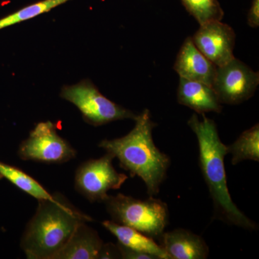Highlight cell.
<instances>
[{"mask_svg":"<svg viewBox=\"0 0 259 259\" xmlns=\"http://www.w3.org/2000/svg\"><path fill=\"white\" fill-rule=\"evenodd\" d=\"M202 120L193 114L187 122L197 139L199 166L214 206V218L248 231H255L258 226L242 212L233 202L228 185L224 160L228 147L220 139L217 125L202 114Z\"/></svg>","mask_w":259,"mask_h":259,"instance_id":"6da1fadb","label":"cell"},{"mask_svg":"<svg viewBox=\"0 0 259 259\" xmlns=\"http://www.w3.org/2000/svg\"><path fill=\"white\" fill-rule=\"evenodd\" d=\"M134 120L136 125L128 134L119 139L103 140L99 147L117 158L120 167L129 171L131 177L141 179L149 197H154L166 180L171 158L154 144L152 133L157 125L151 120L149 110L146 109Z\"/></svg>","mask_w":259,"mask_h":259,"instance_id":"7a4b0ae2","label":"cell"},{"mask_svg":"<svg viewBox=\"0 0 259 259\" xmlns=\"http://www.w3.org/2000/svg\"><path fill=\"white\" fill-rule=\"evenodd\" d=\"M55 196L54 200H38L24 232L21 247L29 259H54L76 229L93 221L60 194Z\"/></svg>","mask_w":259,"mask_h":259,"instance_id":"3957f363","label":"cell"},{"mask_svg":"<svg viewBox=\"0 0 259 259\" xmlns=\"http://www.w3.org/2000/svg\"><path fill=\"white\" fill-rule=\"evenodd\" d=\"M104 203L112 221L134 228L157 241L164 233L169 220L166 202L153 197L143 200L118 194L108 195Z\"/></svg>","mask_w":259,"mask_h":259,"instance_id":"277c9868","label":"cell"},{"mask_svg":"<svg viewBox=\"0 0 259 259\" xmlns=\"http://www.w3.org/2000/svg\"><path fill=\"white\" fill-rule=\"evenodd\" d=\"M61 97L74 104L83 119L95 126L124 119L135 120L138 115L104 96L90 80L64 87Z\"/></svg>","mask_w":259,"mask_h":259,"instance_id":"5b68a950","label":"cell"},{"mask_svg":"<svg viewBox=\"0 0 259 259\" xmlns=\"http://www.w3.org/2000/svg\"><path fill=\"white\" fill-rule=\"evenodd\" d=\"M113 155L107 153L97 159L84 162L75 177L76 190L90 202H104L109 190H118L128 177L116 171L112 164Z\"/></svg>","mask_w":259,"mask_h":259,"instance_id":"8992f818","label":"cell"},{"mask_svg":"<svg viewBox=\"0 0 259 259\" xmlns=\"http://www.w3.org/2000/svg\"><path fill=\"white\" fill-rule=\"evenodd\" d=\"M76 151L57 134L50 121L39 122L19 147L18 155L25 161L48 163H64L76 156Z\"/></svg>","mask_w":259,"mask_h":259,"instance_id":"52a82bcc","label":"cell"},{"mask_svg":"<svg viewBox=\"0 0 259 259\" xmlns=\"http://www.w3.org/2000/svg\"><path fill=\"white\" fill-rule=\"evenodd\" d=\"M258 83V72L234 58L217 67L212 88L221 104L238 105L253 96Z\"/></svg>","mask_w":259,"mask_h":259,"instance_id":"ba28073f","label":"cell"},{"mask_svg":"<svg viewBox=\"0 0 259 259\" xmlns=\"http://www.w3.org/2000/svg\"><path fill=\"white\" fill-rule=\"evenodd\" d=\"M192 39L196 47L217 67L235 58L236 34L231 26L221 20L201 25Z\"/></svg>","mask_w":259,"mask_h":259,"instance_id":"9c48e42d","label":"cell"},{"mask_svg":"<svg viewBox=\"0 0 259 259\" xmlns=\"http://www.w3.org/2000/svg\"><path fill=\"white\" fill-rule=\"evenodd\" d=\"M174 69L181 78L212 86L217 66L200 52L192 37L186 38L177 56Z\"/></svg>","mask_w":259,"mask_h":259,"instance_id":"30bf717a","label":"cell"},{"mask_svg":"<svg viewBox=\"0 0 259 259\" xmlns=\"http://www.w3.org/2000/svg\"><path fill=\"white\" fill-rule=\"evenodd\" d=\"M160 245L170 259H206L209 248L204 238L189 230L177 228L164 232Z\"/></svg>","mask_w":259,"mask_h":259,"instance_id":"8fae6325","label":"cell"},{"mask_svg":"<svg viewBox=\"0 0 259 259\" xmlns=\"http://www.w3.org/2000/svg\"><path fill=\"white\" fill-rule=\"evenodd\" d=\"M177 101L201 115L212 112L221 113L223 110L222 104L212 87L181 77Z\"/></svg>","mask_w":259,"mask_h":259,"instance_id":"7c38bea8","label":"cell"},{"mask_svg":"<svg viewBox=\"0 0 259 259\" xmlns=\"http://www.w3.org/2000/svg\"><path fill=\"white\" fill-rule=\"evenodd\" d=\"M103 244L98 233L83 223L54 259H97Z\"/></svg>","mask_w":259,"mask_h":259,"instance_id":"4fadbf2b","label":"cell"},{"mask_svg":"<svg viewBox=\"0 0 259 259\" xmlns=\"http://www.w3.org/2000/svg\"><path fill=\"white\" fill-rule=\"evenodd\" d=\"M102 226L117 238L120 244L127 248L149 253L157 259H170L161 245L134 228L110 221H103Z\"/></svg>","mask_w":259,"mask_h":259,"instance_id":"5bb4252c","label":"cell"},{"mask_svg":"<svg viewBox=\"0 0 259 259\" xmlns=\"http://www.w3.org/2000/svg\"><path fill=\"white\" fill-rule=\"evenodd\" d=\"M228 147V154L232 155L231 163L237 165L246 160L259 161V125L246 130Z\"/></svg>","mask_w":259,"mask_h":259,"instance_id":"9a60e30c","label":"cell"},{"mask_svg":"<svg viewBox=\"0 0 259 259\" xmlns=\"http://www.w3.org/2000/svg\"><path fill=\"white\" fill-rule=\"evenodd\" d=\"M0 178H5L25 193L37 200H54L55 195H51L41 185L20 168L0 161Z\"/></svg>","mask_w":259,"mask_h":259,"instance_id":"2e32d148","label":"cell"},{"mask_svg":"<svg viewBox=\"0 0 259 259\" xmlns=\"http://www.w3.org/2000/svg\"><path fill=\"white\" fill-rule=\"evenodd\" d=\"M70 0H42L0 19V30L47 13Z\"/></svg>","mask_w":259,"mask_h":259,"instance_id":"e0dca14e","label":"cell"},{"mask_svg":"<svg viewBox=\"0 0 259 259\" xmlns=\"http://www.w3.org/2000/svg\"><path fill=\"white\" fill-rule=\"evenodd\" d=\"M199 25L214 20H222L224 12L218 0H181Z\"/></svg>","mask_w":259,"mask_h":259,"instance_id":"ac0fdd59","label":"cell"},{"mask_svg":"<svg viewBox=\"0 0 259 259\" xmlns=\"http://www.w3.org/2000/svg\"><path fill=\"white\" fill-rule=\"evenodd\" d=\"M119 250H120L121 258L125 259H157L153 255L144 252L138 251L127 248L124 245L117 243Z\"/></svg>","mask_w":259,"mask_h":259,"instance_id":"d6986e66","label":"cell"},{"mask_svg":"<svg viewBox=\"0 0 259 259\" xmlns=\"http://www.w3.org/2000/svg\"><path fill=\"white\" fill-rule=\"evenodd\" d=\"M98 258H121L120 250L117 245H114L112 243L103 244Z\"/></svg>","mask_w":259,"mask_h":259,"instance_id":"ffe728a7","label":"cell"},{"mask_svg":"<svg viewBox=\"0 0 259 259\" xmlns=\"http://www.w3.org/2000/svg\"><path fill=\"white\" fill-rule=\"evenodd\" d=\"M248 24L251 28H258L259 25V0H252L248 14Z\"/></svg>","mask_w":259,"mask_h":259,"instance_id":"44dd1931","label":"cell"}]
</instances>
